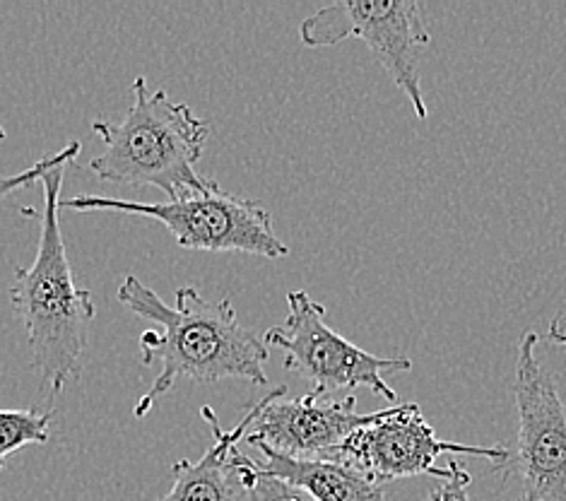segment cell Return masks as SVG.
Returning <instances> with one entry per match:
<instances>
[{"mask_svg":"<svg viewBox=\"0 0 566 501\" xmlns=\"http://www.w3.org/2000/svg\"><path fill=\"white\" fill-rule=\"evenodd\" d=\"M51 419L53 413L0 410V472L12 453L49 441Z\"/></svg>","mask_w":566,"mask_h":501,"instance_id":"obj_12","label":"cell"},{"mask_svg":"<svg viewBox=\"0 0 566 501\" xmlns=\"http://www.w3.org/2000/svg\"><path fill=\"white\" fill-rule=\"evenodd\" d=\"M65 167H53L42 176V234L34 263L15 270L10 284V304L27 331L32 367L53 396L80 378V359L90 343L92 321L97 316L94 296L77 288L61 232V188Z\"/></svg>","mask_w":566,"mask_h":501,"instance_id":"obj_2","label":"cell"},{"mask_svg":"<svg viewBox=\"0 0 566 501\" xmlns=\"http://www.w3.org/2000/svg\"><path fill=\"white\" fill-rule=\"evenodd\" d=\"M287 319L282 326L265 333V345L285 355V369L306 378L312 393L328 398L338 390L369 388L390 403L398 393L386 384V372H410L412 359L376 357L371 352L345 341L326 323V304L308 296L304 290L287 294Z\"/></svg>","mask_w":566,"mask_h":501,"instance_id":"obj_6","label":"cell"},{"mask_svg":"<svg viewBox=\"0 0 566 501\" xmlns=\"http://www.w3.org/2000/svg\"><path fill=\"white\" fill-rule=\"evenodd\" d=\"M379 413L359 415L357 398H321L306 393L287 400V386H277L255 403V419L247 435L253 446L290 458H328L357 429L371 425Z\"/></svg>","mask_w":566,"mask_h":501,"instance_id":"obj_9","label":"cell"},{"mask_svg":"<svg viewBox=\"0 0 566 501\" xmlns=\"http://www.w3.org/2000/svg\"><path fill=\"white\" fill-rule=\"evenodd\" d=\"M547 335H549L552 343H555L557 347H562L566 352V309H562L559 314L552 316Z\"/></svg>","mask_w":566,"mask_h":501,"instance_id":"obj_16","label":"cell"},{"mask_svg":"<svg viewBox=\"0 0 566 501\" xmlns=\"http://www.w3.org/2000/svg\"><path fill=\"white\" fill-rule=\"evenodd\" d=\"M470 482H473L470 472L458 466L455 460H451V478L439 480V484L434 490H429L422 501H470Z\"/></svg>","mask_w":566,"mask_h":501,"instance_id":"obj_15","label":"cell"},{"mask_svg":"<svg viewBox=\"0 0 566 501\" xmlns=\"http://www.w3.org/2000/svg\"><path fill=\"white\" fill-rule=\"evenodd\" d=\"M263 453V463H255L265 476L294 484L316 501H388L384 484L374 482L364 472L333 458H290L255 446Z\"/></svg>","mask_w":566,"mask_h":501,"instance_id":"obj_11","label":"cell"},{"mask_svg":"<svg viewBox=\"0 0 566 501\" xmlns=\"http://www.w3.org/2000/svg\"><path fill=\"white\" fill-rule=\"evenodd\" d=\"M200 415L212 429V446L198 460H177L171 466L174 484L159 501H249V476L241 463L239 441L255 419V403L234 429H222L220 417L206 405Z\"/></svg>","mask_w":566,"mask_h":501,"instance_id":"obj_10","label":"cell"},{"mask_svg":"<svg viewBox=\"0 0 566 501\" xmlns=\"http://www.w3.org/2000/svg\"><path fill=\"white\" fill-rule=\"evenodd\" d=\"M116 296L133 314L159 326L140 335L143 367H159V374L133 408L136 417L150 413L181 378L193 384L244 378L268 386L265 362L271 352L263 337L239 321L229 300L210 302L196 288H179L174 304H167L136 275L124 278Z\"/></svg>","mask_w":566,"mask_h":501,"instance_id":"obj_1","label":"cell"},{"mask_svg":"<svg viewBox=\"0 0 566 501\" xmlns=\"http://www.w3.org/2000/svg\"><path fill=\"white\" fill-rule=\"evenodd\" d=\"M3 140H6V126L0 124V143H3Z\"/></svg>","mask_w":566,"mask_h":501,"instance_id":"obj_17","label":"cell"},{"mask_svg":"<svg viewBox=\"0 0 566 501\" xmlns=\"http://www.w3.org/2000/svg\"><path fill=\"white\" fill-rule=\"evenodd\" d=\"M361 39L390 80L406 92L415 116H429L422 92V51L431 44L422 6L417 0H340L316 10L300 24L304 46L323 49Z\"/></svg>","mask_w":566,"mask_h":501,"instance_id":"obj_5","label":"cell"},{"mask_svg":"<svg viewBox=\"0 0 566 501\" xmlns=\"http://www.w3.org/2000/svg\"><path fill=\"white\" fill-rule=\"evenodd\" d=\"M241 463H244V470L249 476V501H316L308 497L306 492L296 490L294 484L265 476L259 468H255V460L241 453Z\"/></svg>","mask_w":566,"mask_h":501,"instance_id":"obj_14","label":"cell"},{"mask_svg":"<svg viewBox=\"0 0 566 501\" xmlns=\"http://www.w3.org/2000/svg\"><path fill=\"white\" fill-rule=\"evenodd\" d=\"M133 104L120 121H94L104 153L90 161L99 181L155 186L169 200L203 191L208 179L196 174L210 138V124L165 90H150L145 77L130 87Z\"/></svg>","mask_w":566,"mask_h":501,"instance_id":"obj_3","label":"cell"},{"mask_svg":"<svg viewBox=\"0 0 566 501\" xmlns=\"http://www.w3.org/2000/svg\"><path fill=\"white\" fill-rule=\"evenodd\" d=\"M61 210H112L165 225L181 249L212 253H249L282 259L290 247L273 229V215L259 200L227 194L208 179L203 191L167 202H136L102 196L61 198Z\"/></svg>","mask_w":566,"mask_h":501,"instance_id":"obj_4","label":"cell"},{"mask_svg":"<svg viewBox=\"0 0 566 501\" xmlns=\"http://www.w3.org/2000/svg\"><path fill=\"white\" fill-rule=\"evenodd\" d=\"M80 150H83V145H80V140H73V143L65 145L63 150L42 157L30 169H24L20 174H12V176H0V202H3L8 196H12L15 191H20V188L32 186L34 181H42V176L49 169L61 167V165H73V161L80 155Z\"/></svg>","mask_w":566,"mask_h":501,"instance_id":"obj_13","label":"cell"},{"mask_svg":"<svg viewBox=\"0 0 566 501\" xmlns=\"http://www.w3.org/2000/svg\"><path fill=\"white\" fill-rule=\"evenodd\" d=\"M443 453L480 456L494 466H502L509 458V449L502 443L468 446L439 439L417 403L390 405L379 410V417L371 425L357 429L328 458L343 460L374 482L386 484L417 476H434L437 480L451 478V463L437 466Z\"/></svg>","mask_w":566,"mask_h":501,"instance_id":"obj_8","label":"cell"},{"mask_svg":"<svg viewBox=\"0 0 566 501\" xmlns=\"http://www.w3.org/2000/svg\"><path fill=\"white\" fill-rule=\"evenodd\" d=\"M537 333H523L514 374L516 451L494 468L521 480L518 501H566V403L537 359Z\"/></svg>","mask_w":566,"mask_h":501,"instance_id":"obj_7","label":"cell"}]
</instances>
